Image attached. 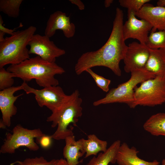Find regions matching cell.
Returning <instances> with one entry per match:
<instances>
[{
	"label": "cell",
	"instance_id": "1",
	"mask_svg": "<svg viewBox=\"0 0 165 165\" xmlns=\"http://www.w3.org/2000/svg\"><path fill=\"white\" fill-rule=\"evenodd\" d=\"M123 10L116 8L112 29L108 39L99 49L85 52L80 56L75 66L77 75L81 74L88 69L101 66L109 68L118 76L121 75L119 63L123 60L128 46L123 35Z\"/></svg>",
	"mask_w": 165,
	"mask_h": 165
},
{
	"label": "cell",
	"instance_id": "2",
	"mask_svg": "<svg viewBox=\"0 0 165 165\" xmlns=\"http://www.w3.org/2000/svg\"><path fill=\"white\" fill-rule=\"evenodd\" d=\"M6 70L13 73L15 77L20 78L23 81L35 79L37 84L43 88L57 86L59 83L55 78V75L65 72L64 69L55 62H49L38 56L30 58L19 64L10 65Z\"/></svg>",
	"mask_w": 165,
	"mask_h": 165
},
{
	"label": "cell",
	"instance_id": "3",
	"mask_svg": "<svg viewBox=\"0 0 165 165\" xmlns=\"http://www.w3.org/2000/svg\"><path fill=\"white\" fill-rule=\"evenodd\" d=\"M82 102L79 92L76 90L47 117L46 121L51 123L52 127H57L55 131L51 135L52 139L65 140L67 137L74 134L72 129H69L68 127L71 124L76 126L78 118L82 115Z\"/></svg>",
	"mask_w": 165,
	"mask_h": 165
},
{
	"label": "cell",
	"instance_id": "4",
	"mask_svg": "<svg viewBox=\"0 0 165 165\" xmlns=\"http://www.w3.org/2000/svg\"><path fill=\"white\" fill-rule=\"evenodd\" d=\"M36 30V27L30 26L16 31L0 42V68L8 64H19L30 58L27 46Z\"/></svg>",
	"mask_w": 165,
	"mask_h": 165
},
{
	"label": "cell",
	"instance_id": "5",
	"mask_svg": "<svg viewBox=\"0 0 165 165\" xmlns=\"http://www.w3.org/2000/svg\"><path fill=\"white\" fill-rule=\"evenodd\" d=\"M130 73V77L127 81L111 89L104 97L94 101L93 105L97 106L110 103H123L131 108L134 101V89L137 85L156 76L145 69H135Z\"/></svg>",
	"mask_w": 165,
	"mask_h": 165
},
{
	"label": "cell",
	"instance_id": "6",
	"mask_svg": "<svg viewBox=\"0 0 165 165\" xmlns=\"http://www.w3.org/2000/svg\"><path fill=\"white\" fill-rule=\"evenodd\" d=\"M134 102L131 108L138 105L153 107L165 102V77L156 76L136 86Z\"/></svg>",
	"mask_w": 165,
	"mask_h": 165
},
{
	"label": "cell",
	"instance_id": "7",
	"mask_svg": "<svg viewBox=\"0 0 165 165\" xmlns=\"http://www.w3.org/2000/svg\"><path fill=\"white\" fill-rule=\"evenodd\" d=\"M45 135L40 128L29 129L17 125L13 129L12 133H8L6 135L0 148V152L13 154L16 149L22 146L26 147L31 151H37L39 147L34 139Z\"/></svg>",
	"mask_w": 165,
	"mask_h": 165
},
{
	"label": "cell",
	"instance_id": "8",
	"mask_svg": "<svg viewBox=\"0 0 165 165\" xmlns=\"http://www.w3.org/2000/svg\"><path fill=\"white\" fill-rule=\"evenodd\" d=\"M22 84L23 90L27 94H34L39 107L45 106L52 112L59 107L68 97L62 88L58 86H50L41 89H37L30 87L25 81H23Z\"/></svg>",
	"mask_w": 165,
	"mask_h": 165
},
{
	"label": "cell",
	"instance_id": "9",
	"mask_svg": "<svg viewBox=\"0 0 165 165\" xmlns=\"http://www.w3.org/2000/svg\"><path fill=\"white\" fill-rule=\"evenodd\" d=\"M50 38L45 35L34 34L28 43L29 54H35L49 62H55L56 58L65 54L66 52L57 47Z\"/></svg>",
	"mask_w": 165,
	"mask_h": 165
},
{
	"label": "cell",
	"instance_id": "10",
	"mask_svg": "<svg viewBox=\"0 0 165 165\" xmlns=\"http://www.w3.org/2000/svg\"><path fill=\"white\" fill-rule=\"evenodd\" d=\"M127 16L128 20L123 28L124 40L130 38L136 39L140 43L146 45L148 33L152 29V26L144 19H138L134 12H127Z\"/></svg>",
	"mask_w": 165,
	"mask_h": 165
},
{
	"label": "cell",
	"instance_id": "11",
	"mask_svg": "<svg viewBox=\"0 0 165 165\" xmlns=\"http://www.w3.org/2000/svg\"><path fill=\"white\" fill-rule=\"evenodd\" d=\"M150 54V49L146 45L133 42L127 46L123 60L126 73L136 69H145Z\"/></svg>",
	"mask_w": 165,
	"mask_h": 165
},
{
	"label": "cell",
	"instance_id": "12",
	"mask_svg": "<svg viewBox=\"0 0 165 165\" xmlns=\"http://www.w3.org/2000/svg\"><path fill=\"white\" fill-rule=\"evenodd\" d=\"M23 90L22 84L20 86H13L0 91V109L2 119L0 122V127L4 128L11 125V118L17 112V108L14 103L23 94L15 96L16 91Z\"/></svg>",
	"mask_w": 165,
	"mask_h": 165
},
{
	"label": "cell",
	"instance_id": "13",
	"mask_svg": "<svg viewBox=\"0 0 165 165\" xmlns=\"http://www.w3.org/2000/svg\"><path fill=\"white\" fill-rule=\"evenodd\" d=\"M57 30L62 31L64 36L68 38L72 37L75 32V25L70 22V16L60 11H57L50 16L45 30V35L50 38Z\"/></svg>",
	"mask_w": 165,
	"mask_h": 165
},
{
	"label": "cell",
	"instance_id": "14",
	"mask_svg": "<svg viewBox=\"0 0 165 165\" xmlns=\"http://www.w3.org/2000/svg\"><path fill=\"white\" fill-rule=\"evenodd\" d=\"M136 16L145 20L152 26L151 32L165 30V7L147 3L135 13Z\"/></svg>",
	"mask_w": 165,
	"mask_h": 165
},
{
	"label": "cell",
	"instance_id": "15",
	"mask_svg": "<svg viewBox=\"0 0 165 165\" xmlns=\"http://www.w3.org/2000/svg\"><path fill=\"white\" fill-rule=\"evenodd\" d=\"M139 152L134 147H130L126 143L121 144L116 158L118 165H159L156 160L152 162L144 160L139 158Z\"/></svg>",
	"mask_w": 165,
	"mask_h": 165
},
{
	"label": "cell",
	"instance_id": "16",
	"mask_svg": "<svg viewBox=\"0 0 165 165\" xmlns=\"http://www.w3.org/2000/svg\"><path fill=\"white\" fill-rule=\"evenodd\" d=\"M145 69L156 76L165 77V51L150 49L149 57Z\"/></svg>",
	"mask_w": 165,
	"mask_h": 165
},
{
	"label": "cell",
	"instance_id": "17",
	"mask_svg": "<svg viewBox=\"0 0 165 165\" xmlns=\"http://www.w3.org/2000/svg\"><path fill=\"white\" fill-rule=\"evenodd\" d=\"M64 140L65 145L63 150L64 158L70 165H77L80 162L79 158L84 155L79 140H75L74 134L67 137Z\"/></svg>",
	"mask_w": 165,
	"mask_h": 165
},
{
	"label": "cell",
	"instance_id": "18",
	"mask_svg": "<svg viewBox=\"0 0 165 165\" xmlns=\"http://www.w3.org/2000/svg\"><path fill=\"white\" fill-rule=\"evenodd\" d=\"M79 140L82 152L84 154L86 153L85 158L91 155L96 156L99 152H105L107 149V141L100 139L94 134L88 135L87 139L82 138Z\"/></svg>",
	"mask_w": 165,
	"mask_h": 165
},
{
	"label": "cell",
	"instance_id": "19",
	"mask_svg": "<svg viewBox=\"0 0 165 165\" xmlns=\"http://www.w3.org/2000/svg\"><path fill=\"white\" fill-rule=\"evenodd\" d=\"M121 144L119 140L114 141L105 152L99 153L97 157H93L85 165H108L110 163H115Z\"/></svg>",
	"mask_w": 165,
	"mask_h": 165
},
{
	"label": "cell",
	"instance_id": "20",
	"mask_svg": "<svg viewBox=\"0 0 165 165\" xmlns=\"http://www.w3.org/2000/svg\"><path fill=\"white\" fill-rule=\"evenodd\" d=\"M143 127L153 136L165 137V113L159 112L152 115L144 123Z\"/></svg>",
	"mask_w": 165,
	"mask_h": 165
},
{
	"label": "cell",
	"instance_id": "21",
	"mask_svg": "<svg viewBox=\"0 0 165 165\" xmlns=\"http://www.w3.org/2000/svg\"><path fill=\"white\" fill-rule=\"evenodd\" d=\"M23 0H0V11L8 16L16 18L19 16L20 7Z\"/></svg>",
	"mask_w": 165,
	"mask_h": 165
},
{
	"label": "cell",
	"instance_id": "22",
	"mask_svg": "<svg viewBox=\"0 0 165 165\" xmlns=\"http://www.w3.org/2000/svg\"><path fill=\"white\" fill-rule=\"evenodd\" d=\"M146 45L150 49H162L165 51V30L151 32Z\"/></svg>",
	"mask_w": 165,
	"mask_h": 165
},
{
	"label": "cell",
	"instance_id": "23",
	"mask_svg": "<svg viewBox=\"0 0 165 165\" xmlns=\"http://www.w3.org/2000/svg\"><path fill=\"white\" fill-rule=\"evenodd\" d=\"M58 161L59 160L53 159L48 161L42 156L36 157L17 161L16 165H57Z\"/></svg>",
	"mask_w": 165,
	"mask_h": 165
},
{
	"label": "cell",
	"instance_id": "24",
	"mask_svg": "<svg viewBox=\"0 0 165 165\" xmlns=\"http://www.w3.org/2000/svg\"><path fill=\"white\" fill-rule=\"evenodd\" d=\"M13 73L8 71L4 67L0 68V90L13 86L14 83Z\"/></svg>",
	"mask_w": 165,
	"mask_h": 165
},
{
	"label": "cell",
	"instance_id": "25",
	"mask_svg": "<svg viewBox=\"0 0 165 165\" xmlns=\"http://www.w3.org/2000/svg\"><path fill=\"white\" fill-rule=\"evenodd\" d=\"M150 0H119V2L122 7L127 9V12L132 11L135 13L139 11L145 4Z\"/></svg>",
	"mask_w": 165,
	"mask_h": 165
},
{
	"label": "cell",
	"instance_id": "26",
	"mask_svg": "<svg viewBox=\"0 0 165 165\" xmlns=\"http://www.w3.org/2000/svg\"><path fill=\"white\" fill-rule=\"evenodd\" d=\"M89 73L94 79L97 86L105 92L109 91V86L111 80L99 75L94 72L91 68H89L86 71Z\"/></svg>",
	"mask_w": 165,
	"mask_h": 165
},
{
	"label": "cell",
	"instance_id": "27",
	"mask_svg": "<svg viewBox=\"0 0 165 165\" xmlns=\"http://www.w3.org/2000/svg\"><path fill=\"white\" fill-rule=\"evenodd\" d=\"M37 139L42 147L47 148L50 146L52 138L51 136H47L45 134L41 138Z\"/></svg>",
	"mask_w": 165,
	"mask_h": 165
},
{
	"label": "cell",
	"instance_id": "28",
	"mask_svg": "<svg viewBox=\"0 0 165 165\" xmlns=\"http://www.w3.org/2000/svg\"><path fill=\"white\" fill-rule=\"evenodd\" d=\"M3 22L2 16L1 15H0V31H2L5 34H7L11 35L14 34L16 31V29L23 26L22 23H20L19 26L18 27L15 28L13 29H9L6 28L3 25Z\"/></svg>",
	"mask_w": 165,
	"mask_h": 165
},
{
	"label": "cell",
	"instance_id": "29",
	"mask_svg": "<svg viewBox=\"0 0 165 165\" xmlns=\"http://www.w3.org/2000/svg\"><path fill=\"white\" fill-rule=\"evenodd\" d=\"M69 1L72 4L75 5L79 9L82 10L85 9V5L80 0H70Z\"/></svg>",
	"mask_w": 165,
	"mask_h": 165
},
{
	"label": "cell",
	"instance_id": "30",
	"mask_svg": "<svg viewBox=\"0 0 165 165\" xmlns=\"http://www.w3.org/2000/svg\"><path fill=\"white\" fill-rule=\"evenodd\" d=\"M57 165H70L67 161L64 159H61L59 160Z\"/></svg>",
	"mask_w": 165,
	"mask_h": 165
},
{
	"label": "cell",
	"instance_id": "31",
	"mask_svg": "<svg viewBox=\"0 0 165 165\" xmlns=\"http://www.w3.org/2000/svg\"><path fill=\"white\" fill-rule=\"evenodd\" d=\"M113 0H105L104 1V5L105 7L107 8L109 7L113 3Z\"/></svg>",
	"mask_w": 165,
	"mask_h": 165
},
{
	"label": "cell",
	"instance_id": "32",
	"mask_svg": "<svg viewBox=\"0 0 165 165\" xmlns=\"http://www.w3.org/2000/svg\"><path fill=\"white\" fill-rule=\"evenodd\" d=\"M157 4L158 6L165 7V0H159Z\"/></svg>",
	"mask_w": 165,
	"mask_h": 165
},
{
	"label": "cell",
	"instance_id": "33",
	"mask_svg": "<svg viewBox=\"0 0 165 165\" xmlns=\"http://www.w3.org/2000/svg\"><path fill=\"white\" fill-rule=\"evenodd\" d=\"M5 33L2 31H0V42H2L5 39L4 37Z\"/></svg>",
	"mask_w": 165,
	"mask_h": 165
},
{
	"label": "cell",
	"instance_id": "34",
	"mask_svg": "<svg viewBox=\"0 0 165 165\" xmlns=\"http://www.w3.org/2000/svg\"><path fill=\"white\" fill-rule=\"evenodd\" d=\"M161 165H165V159H163L162 160Z\"/></svg>",
	"mask_w": 165,
	"mask_h": 165
}]
</instances>
